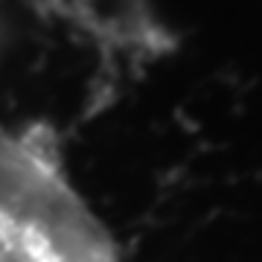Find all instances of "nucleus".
Returning a JSON list of instances; mask_svg holds the SVG:
<instances>
[{
	"label": "nucleus",
	"instance_id": "1",
	"mask_svg": "<svg viewBox=\"0 0 262 262\" xmlns=\"http://www.w3.org/2000/svg\"><path fill=\"white\" fill-rule=\"evenodd\" d=\"M0 262H117L111 239L56 163L3 128Z\"/></svg>",
	"mask_w": 262,
	"mask_h": 262
}]
</instances>
